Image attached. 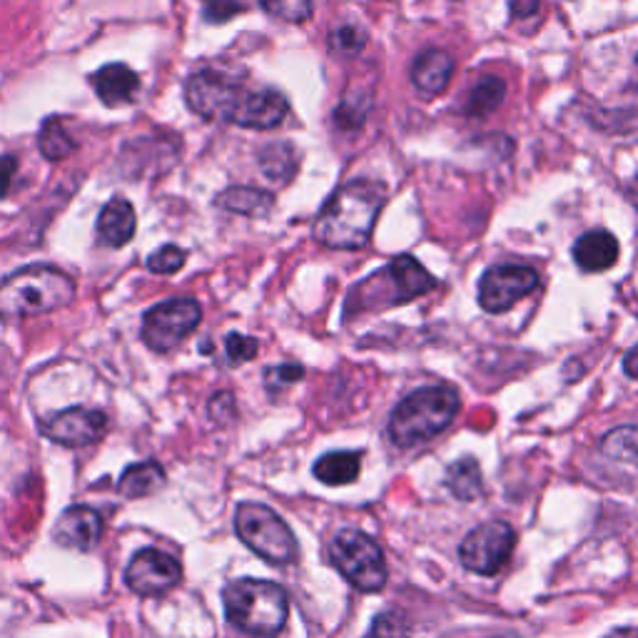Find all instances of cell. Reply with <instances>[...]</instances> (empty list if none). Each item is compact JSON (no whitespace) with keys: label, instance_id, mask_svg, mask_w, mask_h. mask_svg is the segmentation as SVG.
<instances>
[{"label":"cell","instance_id":"83f0119b","mask_svg":"<svg viewBox=\"0 0 638 638\" xmlns=\"http://www.w3.org/2000/svg\"><path fill=\"white\" fill-rule=\"evenodd\" d=\"M329 53L335 55V58H357V55L365 51L367 45V33L361 31L359 25H342L337 31L329 33Z\"/></svg>","mask_w":638,"mask_h":638},{"label":"cell","instance_id":"836d02e7","mask_svg":"<svg viewBox=\"0 0 638 638\" xmlns=\"http://www.w3.org/2000/svg\"><path fill=\"white\" fill-rule=\"evenodd\" d=\"M242 11L245 8L237 0H205V21L209 23H225Z\"/></svg>","mask_w":638,"mask_h":638},{"label":"cell","instance_id":"7c38bea8","mask_svg":"<svg viewBox=\"0 0 638 638\" xmlns=\"http://www.w3.org/2000/svg\"><path fill=\"white\" fill-rule=\"evenodd\" d=\"M105 430H108L105 412L85 407L65 409V412L45 419L41 424L43 436L61 446H71V450H83V446L100 442Z\"/></svg>","mask_w":638,"mask_h":638},{"label":"cell","instance_id":"8992f818","mask_svg":"<svg viewBox=\"0 0 638 638\" xmlns=\"http://www.w3.org/2000/svg\"><path fill=\"white\" fill-rule=\"evenodd\" d=\"M329 561L352 586L365 594L382 592L389 578L382 549L359 529H339L332 537Z\"/></svg>","mask_w":638,"mask_h":638},{"label":"cell","instance_id":"9c48e42d","mask_svg":"<svg viewBox=\"0 0 638 638\" xmlns=\"http://www.w3.org/2000/svg\"><path fill=\"white\" fill-rule=\"evenodd\" d=\"M513 547H517V531L507 521H487L462 541L459 561L474 574L494 576L509 564Z\"/></svg>","mask_w":638,"mask_h":638},{"label":"cell","instance_id":"60d3db41","mask_svg":"<svg viewBox=\"0 0 638 638\" xmlns=\"http://www.w3.org/2000/svg\"><path fill=\"white\" fill-rule=\"evenodd\" d=\"M636 65H638V55H636Z\"/></svg>","mask_w":638,"mask_h":638},{"label":"cell","instance_id":"5b68a950","mask_svg":"<svg viewBox=\"0 0 638 638\" xmlns=\"http://www.w3.org/2000/svg\"><path fill=\"white\" fill-rule=\"evenodd\" d=\"M235 531L245 547L274 566H288L298 559V539L278 511L257 501H242L235 511Z\"/></svg>","mask_w":638,"mask_h":638},{"label":"cell","instance_id":"8d00e7d4","mask_svg":"<svg viewBox=\"0 0 638 638\" xmlns=\"http://www.w3.org/2000/svg\"><path fill=\"white\" fill-rule=\"evenodd\" d=\"M15 170H18V160L13 155L0 158V199H6L8 193H11Z\"/></svg>","mask_w":638,"mask_h":638},{"label":"cell","instance_id":"7402d4cb","mask_svg":"<svg viewBox=\"0 0 638 638\" xmlns=\"http://www.w3.org/2000/svg\"><path fill=\"white\" fill-rule=\"evenodd\" d=\"M217 207L227 209V213L245 215V217H264L272 213L274 197L264 193L260 187H227L223 195H217Z\"/></svg>","mask_w":638,"mask_h":638},{"label":"cell","instance_id":"f546056e","mask_svg":"<svg viewBox=\"0 0 638 638\" xmlns=\"http://www.w3.org/2000/svg\"><path fill=\"white\" fill-rule=\"evenodd\" d=\"M371 110V95H349L335 110L339 128H359Z\"/></svg>","mask_w":638,"mask_h":638},{"label":"cell","instance_id":"603a6c76","mask_svg":"<svg viewBox=\"0 0 638 638\" xmlns=\"http://www.w3.org/2000/svg\"><path fill=\"white\" fill-rule=\"evenodd\" d=\"M359 469V452H332L314 462V476H317L322 484H327V487H347V484L357 482Z\"/></svg>","mask_w":638,"mask_h":638},{"label":"cell","instance_id":"ab89813d","mask_svg":"<svg viewBox=\"0 0 638 638\" xmlns=\"http://www.w3.org/2000/svg\"><path fill=\"white\" fill-rule=\"evenodd\" d=\"M497 638H517V636H497Z\"/></svg>","mask_w":638,"mask_h":638},{"label":"cell","instance_id":"ac0fdd59","mask_svg":"<svg viewBox=\"0 0 638 638\" xmlns=\"http://www.w3.org/2000/svg\"><path fill=\"white\" fill-rule=\"evenodd\" d=\"M618 260V240L608 230L584 233L574 245V262L584 272L612 270Z\"/></svg>","mask_w":638,"mask_h":638},{"label":"cell","instance_id":"ba28073f","mask_svg":"<svg viewBox=\"0 0 638 638\" xmlns=\"http://www.w3.org/2000/svg\"><path fill=\"white\" fill-rule=\"evenodd\" d=\"M245 88L230 75L215 68L197 71L185 83L187 108L205 120L233 122L237 108L245 98Z\"/></svg>","mask_w":638,"mask_h":638},{"label":"cell","instance_id":"4316f807","mask_svg":"<svg viewBox=\"0 0 638 638\" xmlns=\"http://www.w3.org/2000/svg\"><path fill=\"white\" fill-rule=\"evenodd\" d=\"M602 452L606 459L636 466L638 469V426H618L612 434H606L602 442Z\"/></svg>","mask_w":638,"mask_h":638},{"label":"cell","instance_id":"cb8c5ba5","mask_svg":"<svg viewBox=\"0 0 638 638\" xmlns=\"http://www.w3.org/2000/svg\"><path fill=\"white\" fill-rule=\"evenodd\" d=\"M504 98H507V83L497 78V75H487V78H482L469 90V95H466L464 116L474 120L487 118L499 108Z\"/></svg>","mask_w":638,"mask_h":638},{"label":"cell","instance_id":"4fadbf2b","mask_svg":"<svg viewBox=\"0 0 638 638\" xmlns=\"http://www.w3.org/2000/svg\"><path fill=\"white\" fill-rule=\"evenodd\" d=\"M290 112V102L280 90L264 88V90H255L245 93V98L237 108L233 122L240 128H250V130H272L282 126V120L288 118Z\"/></svg>","mask_w":638,"mask_h":638},{"label":"cell","instance_id":"3957f363","mask_svg":"<svg viewBox=\"0 0 638 638\" xmlns=\"http://www.w3.org/2000/svg\"><path fill=\"white\" fill-rule=\"evenodd\" d=\"M462 399L452 387H424L397 404L389 417V440L402 450L432 442L459 414Z\"/></svg>","mask_w":638,"mask_h":638},{"label":"cell","instance_id":"e575fe53","mask_svg":"<svg viewBox=\"0 0 638 638\" xmlns=\"http://www.w3.org/2000/svg\"><path fill=\"white\" fill-rule=\"evenodd\" d=\"M407 626L397 614L377 616L375 626H371V638H404Z\"/></svg>","mask_w":638,"mask_h":638},{"label":"cell","instance_id":"d590c367","mask_svg":"<svg viewBox=\"0 0 638 638\" xmlns=\"http://www.w3.org/2000/svg\"><path fill=\"white\" fill-rule=\"evenodd\" d=\"M209 417L217 424H227L235 417V397L230 392L217 394L213 402H209Z\"/></svg>","mask_w":638,"mask_h":638},{"label":"cell","instance_id":"4dcf8cb0","mask_svg":"<svg viewBox=\"0 0 638 638\" xmlns=\"http://www.w3.org/2000/svg\"><path fill=\"white\" fill-rule=\"evenodd\" d=\"M187 260V252L177 245H165L148 257V270L155 274H175Z\"/></svg>","mask_w":638,"mask_h":638},{"label":"cell","instance_id":"2e32d148","mask_svg":"<svg viewBox=\"0 0 638 638\" xmlns=\"http://www.w3.org/2000/svg\"><path fill=\"white\" fill-rule=\"evenodd\" d=\"M454 75V61L450 53L444 51H424L422 55H417V61L412 63V71H409V78L417 88L419 95L424 98H436L446 90Z\"/></svg>","mask_w":638,"mask_h":638},{"label":"cell","instance_id":"6da1fadb","mask_svg":"<svg viewBox=\"0 0 638 638\" xmlns=\"http://www.w3.org/2000/svg\"><path fill=\"white\" fill-rule=\"evenodd\" d=\"M387 203V187L377 180H349L335 190L314 223V240L329 250H361Z\"/></svg>","mask_w":638,"mask_h":638},{"label":"cell","instance_id":"d6986e66","mask_svg":"<svg viewBox=\"0 0 638 638\" xmlns=\"http://www.w3.org/2000/svg\"><path fill=\"white\" fill-rule=\"evenodd\" d=\"M93 88L108 108H116V105H126L136 98L140 78L128 68V65L112 63L93 75Z\"/></svg>","mask_w":638,"mask_h":638},{"label":"cell","instance_id":"1f68e13d","mask_svg":"<svg viewBox=\"0 0 638 638\" xmlns=\"http://www.w3.org/2000/svg\"><path fill=\"white\" fill-rule=\"evenodd\" d=\"M257 349H260V342L255 337L240 335V332H233V335L225 337V352L227 359L233 365H245V361H252L257 357Z\"/></svg>","mask_w":638,"mask_h":638},{"label":"cell","instance_id":"30bf717a","mask_svg":"<svg viewBox=\"0 0 638 638\" xmlns=\"http://www.w3.org/2000/svg\"><path fill=\"white\" fill-rule=\"evenodd\" d=\"M537 288V270L527 268V264H497V268L484 272V278L479 280V304L482 310L501 314Z\"/></svg>","mask_w":638,"mask_h":638},{"label":"cell","instance_id":"277c9868","mask_svg":"<svg viewBox=\"0 0 638 638\" xmlns=\"http://www.w3.org/2000/svg\"><path fill=\"white\" fill-rule=\"evenodd\" d=\"M225 616L237 631L257 638L278 636L290 618V596L280 584L262 578L233 581L223 592Z\"/></svg>","mask_w":638,"mask_h":638},{"label":"cell","instance_id":"d4e9b609","mask_svg":"<svg viewBox=\"0 0 638 638\" xmlns=\"http://www.w3.org/2000/svg\"><path fill=\"white\" fill-rule=\"evenodd\" d=\"M446 484L459 501H476L484 494L479 462L474 456H464V459L454 462L446 472Z\"/></svg>","mask_w":638,"mask_h":638},{"label":"cell","instance_id":"f1b7e54d","mask_svg":"<svg viewBox=\"0 0 638 638\" xmlns=\"http://www.w3.org/2000/svg\"><path fill=\"white\" fill-rule=\"evenodd\" d=\"M257 3L264 13L284 23H304L314 13L312 0H257Z\"/></svg>","mask_w":638,"mask_h":638},{"label":"cell","instance_id":"e0dca14e","mask_svg":"<svg viewBox=\"0 0 638 638\" xmlns=\"http://www.w3.org/2000/svg\"><path fill=\"white\" fill-rule=\"evenodd\" d=\"M136 227L138 217L132 205L122 197H112L110 203L100 209L95 233H98V242L105 247H126L132 237H136Z\"/></svg>","mask_w":638,"mask_h":638},{"label":"cell","instance_id":"9a60e30c","mask_svg":"<svg viewBox=\"0 0 638 638\" xmlns=\"http://www.w3.org/2000/svg\"><path fill=\"white\" fill-rule=\"evenodd\" d=\"M385 278L392 284V304L412 302L434 288V278L422 268V262L412 255H399L389 268H385Z\"/></svg>","mask_w":638,"mask_h":638},{"label":"cell","instance_id":"7a4b0ae2","mask_svg":"<svg viewBox=\"0 0 638 638\" xmlns=\"http://www.w3.org/2000/svg\"><path fill=\"white\" fill-rule=\"evenodd\" d=\"M75 282L51 264H28L0 280V320H28L71 304Z\"/></svg>","mask_w":638,"mask_h":638},{"label":"cell","instance_id":"f35d334b","mask_svg":"<svg viewBox=\"0 0 638 638\" xmlns=\"http://www.w3.org/2000/svg\"><path fill=\"white\" fill-rule=\"evenodd\" d=\"M624 371L631 379H638V345L634 349H628V355L624 357Z\"/></svg>","mask_w":638,"mask_h":638},{"label":"cell","instance_id":"8fae6325","mask_svg":"<svg viewBox=\"0 0 638 638\" xmlns=\"http://www.w3.org/2000/svg\"><path fill=\"white\" fill-rule=\"evenodd\" d=\"M180 581H183L180 561L160 549L138 551L126 571V584L140 596L167 594Z\"/></svg>","mask_w":638,"mask_h":638},{"label":"cell","instance_id":"44dd1931","mask_svg":"<svg viewBox=\"0 0 638 638\" xmlns=\"http://www.w3.org/2000/svg\"><path fill=\"white\" fill-rule=\"evenodd\" d=\"M257 163H260V170H262L264 177L272 180V183H278V185H288L300 170V152L284 140L270 142V145H264L260 150V155H257Z\"/></svg>","mask_w":638,"mask_h":638},{"label":"cell","instance_id":"484cf974","mask_svg":"<svg viewBox=\"0 0 638 638\" xmlns=\"http://www.w3.org/2000/svg\"><path fill=\"white\" fill-rule=\"evenodd\" d=\"M37 148H41L45 160L58 163V160L73 155L78 145H75V140L68 136V130H65L61 118H47L41 132H37Z\"/></svg>","mask_w":638,"mask_h":638},{"label":"cell","instance_id":"52a82bcc","mask_svg":"<svg viewBox=\"0 0 638 638\" xmlns=\"http://www.w3.org/2000/svg\"><path fill=\"white\" fill-rule=\"evenodd\" d=\"M199 320H203V307L193 298L160 302L142 317V342L152 352L167 355V352H173L193 335Z\"/></svg>","mask_w":638,"mask_h":638},{"label":"cell","instance_id":"5bb4252c","mask_svg":"<svg viewBox=\"0 0 638 638\" xmlns=\"http://www.w3.org/2000/svg\"><path fill=\"white\" fill-rule=\"evenodd\" d=\"M53 539L65 549L90 551L102 539V517L90 507H71L55 523Z\"/></svg>","mask_w":638,"mask_h":638},{"label":"cell","instance_id":"ffe728a7","mask_svg":"<svg viewBox=\"0 0 638 638\" xmlns=\"http://www.w3.org/2000/svg\"><path fill=\"white\" fill-rule=\"evenodd\" d=\"M167 484L165 469L158 462H140V464H130L126 472H122L120 482H118V491L126 499H142V497H152L158 494Z\"/></svg>","mask_w":638,"mask_h":638},{"label":"cell","instance_id":"74e56055","mask_svg":"<svg viewBox=\"0 0 638 638\" xmlns=\"http://www.w3.org/2000/svg\"><path fill=\"white\" fill-rule=\"evenodd\" d=\"M509 8H511V18H531L539 8H541V0H509Z\"/></svg>","mask_w":638,"mask_h":638},{"label":"cell","instance_id":"d6a6232c","mask_svg":"<svg viewBox=\"0 0 638 638\" xmlns=\"http://www.w3.org/2000/svg\"><path fill=\"white\" fill-rule=\"evenodd\" d=\"M304 377V369L302 365H278V367H270L268 371H264V387L270 389V392H282L284 387H290L294 382H300V379Z\"/></svg>","mask_w":638,"mask_h":638}]
</instances>
